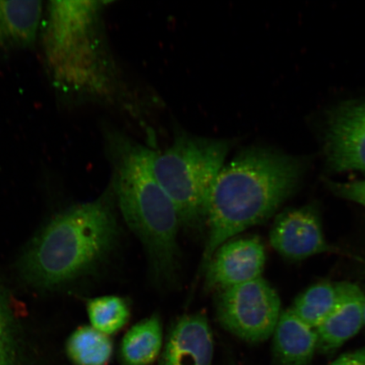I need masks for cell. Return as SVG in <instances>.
<instances>
[{"instance_id":"6da1fadb","label":"cell","mask_w":365,"mask_h":365,"mask_svg":"<svg viewBox=\"0 0 365 365\" xmlns=\"http://www.w3.org/2000/svg\"><path fill=\"white\" fill-rule=\"evenodd\" d=\"M298 160L271 149L240 150L225 163L205 205V241L200 272L226 241L270 218L296 189Z\"/></svg>"},{"instance_id":"7a4b0ae2","label":"cell","mask_w":365,"mask_h":365,"mask_svg":"<svg viewBox=\"0 0 365 365\" xmlns=\"http://www.w3.org/2000/svg\"><path fill=\"white\" fill-rule=\"evenodd\" d=\"M107 137L114 172L112 189L123 217L143 244L154 276L170 282L179 266V210L150 171L152 149L120 132Z\"/></svg>"},{"instance_id":"3957f363","label":"cell","mask_w":365,"mask_h":365,"mask_svg":"<svg viewBox=\"0 0 365 365\" xmlns=\"http://www.w3.org/2000/svg\"><path fill=\"white\" fill-rule=\"evenodd\" d=\"M112 189L93 202L76 205L44 228L22 258L21 270L35 287H56L101 261L118 236Z\"/></svg>"},{"instance_id":"277c9868","label":"cell","mask_w":365,"mask_h":365,"mask_svg":"<svg viewBox=\"0 0 365 365\" xmlns=\"http://www.w3.org/2000/svg\"><path fill=\"white\" fill-rule=\"evenodd\" d=\"M101 1H51L43 43L54 88L63 98L103 97L109 76L98 38Z\"/></svg>"},{"instance_id":"5b68a950","label":"cell","mask_w":365,"mask_h":365,"mask_svg":"<svg viewBox=\"0 0 365 365\" xmlns=\"http://www.w3.org/2000/svg\"><path fill=\"white\" fill-rule=\"evenodd\" d=\"M230 140L178 133L163 152L152 150L150 168L180 214L182 227L205 222L210 190L227 163Z\"/></svg>"},{"instance_id":"8992f818","label":"cell","mask_w":365,"mask_h":365,"mask_svg":"<svg viewBox=\"0 0 365 365\" xmlns=\"http://www.w3.org/2000/svg\"><path fill=\"white\" fill-rule=\"evenodd\" d=\"M217 317L225 330L251 344L272 336L281 316V300L264 278L220 291Z\"/></svg>"},{"instance_id":"52a82bcc","label":"cell","mask_w":365,"mask_h":365,"mask_svg":"<svg viewBox=\"0 0 365 365\" xmlns=\"http://www.w3.org/2000/svg\"><path fill=\"white\" fill-rule=\"evenodd\" d=\"M326 153L332 170L365 172V102L346 103L331 111Z\"/></svg>"},{"instance_id":"ba28073f","label":"cell","mask_w":365,"mask_h":365,"mask_svg":"<svg viewBox=\"0 0 365 365\" xmlns=\"http://www.w3.org/2000/svg\"><path fill=\"white\" fill-rule=\"evenodd\" d=\"M266 263V250L255 237L232 238L222 244L210 259L205 274V287L219 291L262 277Z\"/></svg>"},{"instance_id":"9c48e42d","label":"cell","mask_w":365,"mask_h":365,"mask_svg":"<svg viewBox=\"0 0 365 365\" xmlns=\"http://www.w3.org/2000/svg\"><path fill=\"white\" fill-rule=\"evenodd\" d=\"M270 242L282 257L294 261L325 252L328 249L321 218L312 205L281 212L273 223Z\"/></svg>"},{"instance_id":"30bf717a","label":"cell","mask_w":365,"mask_h":365,"mask_svg":"<svg viewBox=\"0 0 365 365\" xmlns=\"http://www.w3.org/2000/svg\"><path fill=\"white\" fill-rule=\"evenodd\" d=\"M213 336L203 314L185 316L173 324L163 349L160 365H211Z\"/></svg>"},{"instance_id":"8fae6325","label":"cell","mask_w":365,"mask_h":365,"mask_svg":"<svg viewBox=\"0 0 365 365\" xmlns=\"http://www.w3.org/2000/svg\"><path fill=\"white\" fill-rule=\"evenodd\" d=\"M339 287L340 296L336 307L316 329L317 351L324 354L334 353L364 326L363 291L351 282H339Z\"/></svg>"},{"instance_id":"7c38bea8","label":"cell","mask_w":365,"mask_h":365,"mask_svg":"<svg viewBox=\"0 0 365 365\" xmlns=\"http://www.w3.org/2000/svg\"><path fill=\"white\" fill-rule=\"evenodd\" d=\"M273 356L277 365H309L317 351L316 329L292 312H282L273 332Z\"/></svg>"},{"instance_id":"4fadbf2b","label":"cell","mask_w":365,"mask_h":365,"mask_svg":"<svg viewBox=\"0 0 365 365\" xmlns=\"http://www.w3.org/2000/svg\"><path fill=\"white\" fill-rule=\"evenodd\" d=\"M42 15L41 1H0V50L33 45Z\"/></svg>"},{"instance_id":"5bb4252c","label":"cell","mask_w":365,"mask_h":365,"mask_svg":"<svg viewBox=\"0 0 365 365\" xmlns=\"http://www.w3.org/2000/svg\"><path fill=\"white\" fill-rule=\"evenodd\" d=\"M163 325L155 314L132 327L121 342V357L125 365H150L163 349Z\"/></svg>"},{"instance_id":"9a60e30c","label":"cell","mask_w":365,"mask_h":365,"mask_svg":"<svg viewBox=\"0 0 365 365\" xmlns=\"http://www.w3.org/2000/svg\"><path fill=\"white\" fill-rule=\"evenodd\" d=\"M339 296V284L319 282L300 294L290 309L301 321L317 329L335 309Z\"/></svg>"},{"instance_id":"2e32d148","label":"cell","mask_w":365,"mask_h":365,"mask_svg":"<svg viewBox=\"0 0 365 365\" xmlns=\"http://www.w3.org/2000/svg\"><path fill=\"white\" fill-rule=\"evenodd\" d=\"M66 348L76 365H107L113 354L111 339L93 327H82L73 332Z\"/></svg>"},{"instance_id":"e0dca14e","label":"cell","mask_w":365,"mask_h":365,"mask_svg":"<svg viewBox=\"0 0 365 365\" xmlns=\"http://www.w3.org/2000/svg\"><path fill=\"white\" fill-rule=\"evenodd\" d=\"M88 313L91 327L107 336L123 329L130 318V305L118 296H103L90 300Z\"/></svg>"},{"instance_id":"ac0fdd59","label":"cell","mask_w":365,"mask_h":365,"mask_svg":"<svg viewBox=\"0 0 365 365\" xmlns=\"http://www.w3.org/2000/svg\"><path fill=\"white\" fill-rule=\"evenodd\" d=\"M15 322L0 291V365H19L20 348Z\"/></svg>"},{"instance_id":"d6986e66","label":"cell","mask_w":365,"mask_h":365,"mask_svg":"<svg viewBox=\"0 0 365 365\" xmlns=\"http://www.w3.org/2000/svg\"><path fill=\"white\" fill-rule=\"evenodd\" d=\"M333 193L365 207V180L348 182H329Z\"/></svg>"},{"instance_id":"ffe728a7","label":"cell","mask_w":365,"mask_h":365,"mask_svg":"<svg viewBox=\"0 0 365 365\" xmlns=\"http://www.w3.org/2000/svg\"><path fill=\"white\" fill-rule=\"evenodd\" d=\"M329 365H365V346L341 355Z\"/></svg>"},{"instance_id":"44dd1931","label":"cell","mask_w":365,"mask_h":365,"mask_svg":"<svg viewBox=\"0 0 365 365\" xmlns=\"http://www.w3.org/2000/svg\"><path fill=\"white\" fill-rule=\"evenodd\" d=\"M364 325L365 326V299L364 302Z\"/></svg>"}]
</instances>
